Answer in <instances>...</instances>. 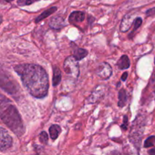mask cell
<instances>
[{
    "mask_svg": "<svg viewBox=\"0 0 155 155\" xmlns=\"http://www.w3.org/2000/svg\"><path fill=\"white\" fill-rule=\"evenodd\" d=\"M21 77L23 85L29 93L36 98H42L48 94V77L44 68L38 64H25L14 68Z\"/></svg>",
    "mask_w": 155,
    "mask_h": 155,
    "instance_id": "cell-1",
    "label": "cell"
},
{
    "mask_svg": "<svg viewBox=\"0 0 155 155\" xmlns=\"http://www.w3.org/2000/svg\"><path fill=\"white\" fill-rule=\"evenodd\" d=\"M49 27L54 30H61L63 27L66 26L64 22V20L60 15H57L55 17H53L49 21Z\"/></svg>",
    "mask_w": 155,
    "mask_h": 155,
    "instance_id": "cell-7",
    "label": "cell"
},
{
    "mask_svg": "<svg viewBox=\"0 0 155 155\" xmlns=\"http://www.w3.org/2000/svg\"><path fill=\"white\" fill-rule=\"evenodd\" d=\"M148 154H149L155 155V148H151V149H150L149 151H148Z\"/></svg>",
    "mask_w": 155,
    "mask_h": 155,
    "instance_id": "cell-23",
    "label": "cell"
},
{
    "mask_svg": "<svg viewBox=\"0 0 155 155\" xmlns=\"http://www.w3.org/2000/svg\"><path fill=\"white\" fill-rule=\"evenodd\" d=\"M77 61H78L74 56H70L65 59L64 63V70L65 73L75 79L78 78L80 75V68Z\"/></svg>",
    "mask_w": 155,
    "mask_h": 155,
    "instance_id": "cell-3",
    "label": "cell"
},
{
    "mask_svg": "<svg viewBox=\"0 0 155 155\" xmlns=\"http://www.w3.org/2000/svg\"><path fill=\"white\" fill-rule=\"evenodd\" d=\"M117 66L120 70L128 69L130 67V61L128 56L126 54L121 56L120 58L118 60L117 63Z\"/></svg>",
    "mask_w": 155,
    "mask_h": 155,
    "instance_id": "cell-10",
    "label": "cell"
},
{
    "mask_svg": "<svg viewBox=\"0 0 155 155\" xmlns=\"http://www.w3.org/2000/svg\"><path fill=\"white\" fill-rule=\"evenodd\" d=\"M105 86H98L94 89L92 92L89 98H88V101L89 103H95L98 100L101 99L104 96V91H105Z\"/></svg>",
    "mask_w": 155,
    "mask_h": 155,
    "instance_id": "cell-6",
    "label": "cell"
},
{
    "mask_svg": "<svg viewBox=\"0 0 155 155\" xmlns=\"http://www.w3.org/2000/svg\"><path fill=\"white\" fill-rule=\"evenodd\" d=\"M154 64H155V58H154Z\"/></svg>",
    "mask_w": 155,
    "mask_h": 155,
    "instance_id": "cell-25",
    "label": "cell"
},
{
    "mask_svg": "<svg viewBox=\"0 0 155 155\" xmlns=\"http://www.w3.org/2000/svg\"><path fill=\"white\" fill-rule=\"evenodd\" d=\"M61 73L60 69L56 66L53 67V86H57L61 83Z\"/></svg>",
    "mask_w": 155,
    "mask_h": 155,
    "instance_id": "cell-12",
    "label": "cell"
},
{
    "mask_svg": "<svg viewBox=\"0 0 155 155\" xmlns=\"http://www.w3.org/2000/svg\"><path fill=\"white\" fill-rule=\"evenodd\" d=\"M61 132V128L58 125H57V124L51 125L49 128V135L51 139L52 140L57 139Z\"/></svg>",
    "mask_w": 155,
    "mask_h": 155,
    "instance_id": "cell-13",
    "label": "cell"
},
{
    "mask_svg": "<svg viewBox=\"0 0 155 155\" xmlns=\"http://www.w3.org/2000/svg\"><path fill=\"white\" fill-rule=\"evenodd\" d=\"M48 140V136L46 132L42 131V133L39 134V141L41 143H43L44 145H47Z\"/></svg>",
    "mask_w": 155,
    "mask_h": 155,
    "instance_id": "cell-18",
    "label": "cell"
},
{
    "mask_svg": "<svg viewBox=\"0 0 155 155\" xmlns=\"http://www.w3.org/2000/svg\"><path fill=\"white\" fill-rule=\"evenodd\" d=\"M36 1H37V0H19L18 3L20 5H28L32 4Z\"/></svg>",
    "mask_w": 155,
    "mask_h": 155,
    "instance_id": "cell-19",
    "label": "cell"
},
{
    "mask_svg": "<svg viewBox=\"0 0 155 155\" xmlns=\"http://www.w3.org/2000/svg\"><path fill=\"white\" fill-rule=\"evenodd\" d=\"M5 2H11L14 1V0H5Z\"/></svg>",
    "mask_w": 155,
    "mask_h": 155,
    "instance_id": "cell-24",
    "label": "cell"
},
{
    "mask_svg": "<svg viewBox=\"0 0 155 155\" xmlns=\"http://www.w3.org/2000/svg\"><path fill=\"white\" fill-rule=\"evenodd\" d=\"M155 145V136H151L148 137V139L145 140V144H144V147L145 148H151Z\"/></svg>",
    "mask_w": 155,
    "mask_h": 155,
    "instance_id": "cell-17",
    "label": "cell"
},
{
    "mask_svg": "<svg viewBox=\"0 0 155 155\" xmlns=\"http://www.w3.org/2000/svg\"><path fill=\"white\" fill-rule=\"evenodd\" d=\"M127 126H128V117L127 116H124V123L121 125V129L124 130H127Z\"/></svg>",
    "mask_w": 155,
    "mask_h": 155,
    "instance_id": "cell-20",
    "label": "cell"
},
{
    "mask_svg": "<svg viewBox=\"0 0 155 155\" xmlns=\"http://www.w3.org/2000/svg\"><path fill=\"white\" fill-rule=\"evenodd\" d=\"M2 97V96H1ZM10 100L1 99V119L2 121L10 129L16 136H21L24 133L22 120L16 107L10 104Z\"/></svg>",
    "mask_w": 155,
    "mask_h": 155,
    "instance_id": "cell-2",
    "label": "cell"
},
{
    "mask_svg": "<svg viewBox=\"0 0 155 155\" xmlns=\"http://www.w3.org/2000/svg\"><path fill=\"white\" fill-rule=\"evenodd\" d=\"M118 106L120 107H124L127 104V95L125 89H122L119 91V95H118Z\"/></svg>",
    "mask_w": 155,
    "mask_h": 155,
    "instance_id": "cell-14",
    "label": "cell"
},
{
    "mask_svg": "<svg viewBox=\"0 0 155 155\" xmlns=\"http://www.w3.org/2000/svg\"><path fill=\"white\" fill-rule=\"evenodd\" d=\"M85 19V13L83 12L75 11L73 12L69 16V22L71 24H75L77 23L83 22Z\"/></svg>",
    "mask_w": 155,
    "mask_h": 155,
    "instance_id": "cell-9",
    "label": "cell"
},
{
    "mask_svg": "<svg viewBox=\"0 0 155 155\" xmlns=\"http://www.w3.org/2000/svg\"><path fill=\"white\" fill-rule=\"evenodd\" d=\"M88 54V51L87 50L84 49V48H77L74 51V57L77 59V61H80L82 59L84 58L85 57H86Z\"/></svg>",
    "mask_w": 155,
    "mask_h": 155,
    "instance_id": "cell-15",
    "label": "cell"
},
{
    "mask_svg": "<svg viewBox=\"0 0 155 155\" xmlns=\"http://www.w3.org/2000/svg\"><path fill=\"white\" fill-rule=\"evenodd\" d=\"M142 24V19L141 18H139V17H138V18H136V19L134 20V29H133V31L130 33L129 37L130 38L132 37V36H133V33H135V31H136V30H137L138 29L141 27Z\"/></svg>",
    "mask_w": 155,
    "mask_h": 155,
    "instance_id": "cell-16",
    "label": "cell"
},
{
    "mask_svg": "<svg viewBox=\"0 0 155 155\" xmlns=\"http://www.w3.org/2000/svg\"><path fill=\"white\" fill-rule=\"evenodd\" d=\"M0 130H1L0 131V149L3 151L12 147L13 140L10 135L4 128L2 127Z\"/></svg>",
    "mask_w": 155,
    "mask_h": 155,
    "instance_id": "cell-4",
    "label": "cell"
},
{
    "mask_svg": "<svg viewBox=\"0 0 155 155\" xmlns=\"http://www.w3.org/2000/svg\"><path fill=\"white\" fill-rule=\"evenodd\" d=\"M133 23V15H126L124 18H123L122 21H121V24H120V31L123 32V33H125L127 32V30H130V28L131 27L132 24Z\"/></svg>",
    "mask_w": 155,
    "mask_h": 155,
    "instance_id": "cell-8",
    "label": "cell"
},
{
    "mask_svg": "<svg viewBox=\"0 0 155 155\" xmlns=\"http://www.w3.org/2000/svg\"><path fill=\"white\" fill-rule=\"evenodd\" d=\"M97 75L103 80H107L112 74V68L109 64L104 62L98 67L96 70Z\"/></svg>",
    "mask_w": 155,
    "mask_h": 155,
    "instance_id": "cell-5",
    "label": "cell"
},
{
    "mask_svg": "<svg viewBox=\"0 0 155 155\" xmlns=\"http://www.w3.org/2000/svg\"><path fill=\"white\" fill-rule=\"evenodd\" d=\"M145 14H146L147 16H153V15H155V7L152 8L148 9Z\"/></svg>",
    "mask_w": 155,
    "mask_h": 155,
    "instance_id": "cell-21",
    "label": "cell"
},
{
    "mask_svg": "<svg viewBox=\"0 0 155 155\" xmlns=\"http://www.w3.org/2000/svg\"><path fill=\"white\" fill-rule=\"evenodd\" d=\"M56 10H57V7L54 6V7H51V8H50L47 9V10L44 11V12H42L41 15H39V16L36 18V20H35V22H36V24L39 22H40L42 20L45 19V18H48V16H50V15H52L53 13H54V12H56Z\"/></svg>",
    "mask_w": 155,
    "mask_h": 155,
    "instance_id": "cell-11",
    "label": "cell"
},
{
    "mask_svg": "<svg viewBox=\"0 0 155 155\" xmlns=\"http://www.w3.org/2000/svg\"><path fill=\"white\" fill-rule=\"evenodd\" d=\"M127 77H128V73L124 72V74H123L122 77H121V80H122L123 81H126L127 79Z\"/></svg>",
    "mask_w": 155,
    "mask_h": 155,
    "instance_id": "cell-22",
    "label": "cell"
}]
</instances>
